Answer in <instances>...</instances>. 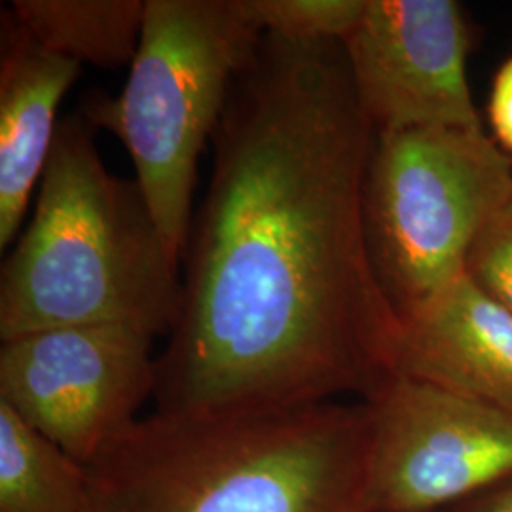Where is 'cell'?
<instances>
[{
    "instance_id": "cell-1",
    "label": "cell",
    "mask_w": 512,
    "mask_h": 512,
    "mask_svg": "<svg viewBox=\"0 0 512 512\" xmlns=\"http://www.w3.org/2000/svg\"><path fill=\"white\" fill-rule=\"evenodd\" d=\"M374 137L340 42L262 37L211 139L156 412L366 403L397 378L363 222Z\"/></svg>"
},
{
    "instance_id": "cell-2",
    "label": "cell",
    "mask_w": 512,
    "mask_h": 512,
    "mask_svg": "<svg viewBox=\"0 0 512 512\" xmlns=\"http://www.w3.org/2000/svg\"><path fill=\"white\" fill-rule=\"evenodd\" d=\"M370 454L366 403L154 412L86 465V512H368Z\"/></svg>"
},
{
    "instance_id": "cell-3",
    "label": "cell",
    "mask_w": 512,
    "mask_h": 512,
    "mask_svg": "<svg viewBox=\"0 0 512 512\" xmlns=\"http://www.w3.org/2000/svg\"><path fill=\"white\" fill-rule=\"evenodd\" d=\"M95 129L59 120L35 213L0 270V340L122 325L169 334L183 275L137 181L110 173Z\"/></svg>"
},
{
    "instance_id": "cell-4",
    "label": "cell",
    "mask_w": 512,
    "mask_h": 512,
    "mask_svg": "<svg viewBox=\"0 0 512 512\" xmlns=\"http://www.w3.org/2000/svg\"><path fill=\"white\" fill-rule=\"evenodd\" d=\"M262 37L241 0H147L124 90H90L80 99L78 114L128 150L135 181L179 266L200 156Z\"/></svg>"
},
{
    "instance_id": "cell-5",
    "label": "cell",
    "mask_w": 512,
    "mask_h": 512,
    "mask_svg": "<svg viewBox=\"0 0 512 512\" xmlns=\"http://www.w3.org/2000/svg\"><path fill=\"white\" fill-rule=\"evenodd\" d=\"M512 198V158L484 129L423 128L374 137L363 186L366 249L399 315L461 275Z\"/></svg>"
},
{
    "instance_id": "cell-6",
    "label": "cell",
    "mask_w": 512,
    "mask_h": 512,
    "mask_svg": "<svg viewBox=\"0 0 512 512\" xmlns=\"http://www.w3.org/2000/svg\"><path fill=\"white\" fill-rule=\"evenodd\" d=\"M152 334L122 325L38 330L0 346V403L88 465L154 399Z\"/></svg>"
},
{
    "instance_id": "cell-7",
    "label": "cell",
    "mask_w": 512,
    "mask_h": 512,
    "mask_svg": "<svg viewBox=\"0 0 512 512\" xmlns=\"http://www.w3.org/2000/svg\"><path fill=\"white\" fill-rule=\"evenodd\" d=\"M368 512H440L512 478V412L408 378L370 401Z\"/></svg>"
},
{
    "instance_id": "cell-8",
    "label": "cell",
    "mask_w": 512,
    "mask_h": 512,
    "mask_svg": "<svg viewBox=\"0 0 512 512\" xmlns=\"http://www.w3.org/2000/svg\"><path fill=\"white\" fill-rule=\"evenodd\" d=\"M471 48V21L456 0H365L342 50L374 135L484 129L467 76Z\"/></svg>"
},
{
    "instance_id": "cell-9",
    "label": "cell",
    "mask_w": 512,
    "mask_h": 512,
    "mask_svg": "<svg viewBox=\"0 0 512 512\" xmlns=\"http://www.w3.org/2000/svg\"><path fill=\"white\" fill-rule=\"evenodd\" d=\"M395 372L512 412V311L461 275L401 317Z\"/></svg>"
},
{
    "instance_id": "cell-10",
    "label": "cell",
    "mask_w": 512,
    "mask_h": 512,
    "mask_svg": "<svg viewBox=\"0 0 512 512\" xmlns=\"http://www.w3.org/2000/svg\"><path fill=\"white\" fill-rule=\"evenodd\" d=\"M82 65L46 50L0 10V249L21 232L57 133V109Z\"/></svg>"
},
{
    "instance_id": "cell-11",
    "label": "cell",
    "mask_w": 512,
    "mask_h": 512,
    "mask_svg": "<svg viewBox=\"0 0 512 512\" xmlns=\"http://www.w3.org/2000/svg\"><path fill=\"white\" fill-rule=\"evenodd\" d=\"M8 6L52 54L107 71L133 63L147 14V0H12Z\"/></svg>"
},
{
    "instance_id": "cell-12",
    "label": "cell",
    "mask_w": 512,
    "mask_h": 512,
    "mask_svg": "<svg viewBox=\"0 0 512 512\" xmlns=\"http://www.w3.org/2000/svg\"><path fill=\"white\" fill-rule=\"evenodd\" d=\"M86 465L0 403V512H86Z\"/></svg>"
},
{
    "instance_id": "cell-13",
    "label": "cell",
    "mask_w": 512,
    "mask_h": 512,
    "mask_svg": "<svg viewBox=\"0 0 512 512\" xmlns=\"http://www.w3.org/2000/svg\"><path fill=\"white\" fill-rule=\"evenodd\" d=\"M264 37L287 42H340L361 18L365 0H241Z\"/></svg>"
},
{
    "instance_id": "cell-14",
    "label": "cell",
    "mask_w": 512,
    "mask_h": 512,
    "mask_svg": "<svg viewBox=\"0 0 512 512\" xmlns=\"http://www.w3.org/2000/svg\"><path fill=\"white\" fill-rule=\"evenodd\" d=\"M467 275L512 311V198L476 241Z\"/></svg>"
},
{
    "instance_id": "cell-15",
    "label": "cell",
    "mask_w": 512,
    "mask_h": 512,
    "mask_svg": "<svg viewBox=\"0 0 512 512\" xmlns=\"http://www.w3.org/2000/svg\"><path fill=\"white\" fill-rule=\"evenodd\" d=\"M488 122L495 145L512 158V55L495 73L488 99Z\"/></svg>"
},
{
    "instance_id": "cell-16",
    "label": "cell",
    "mask_w": 512,
    "mask_h": 512,
    "mask_svg": "<svg viewBox=\"0 0 512 512\" xmlns=\"http://www.w3.org/2000/svg\"><path fill=\"white\" fill-rule=\"evenodd\" d=\"M446 512H512V478L461 501Z\"/></svg>"
},
{
    "instance_id": "cell-17",
    "label": "cell",
    "mask_w": 512,
    "mask_h": 512,
    "mask_svg": "<svg viewBox=\"0 0 512 512\" xmlns=\"http://www.w3.org/2000/svg\"><path fill=\"white\" fill-rule=\"evenodd\" d=\"M440 512H442V511H440Z\"/></svg>"
}]
</instances>
